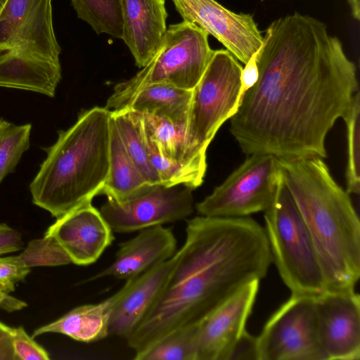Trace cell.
<instances>
[{"label": "cell", "mask_w": 360, "mask_h": 360, "mask_svg": "<svg viewBox=\"0 0 360 360\" xmlns=\"http://www.w3.org/2000/svg\"><path fill=\"white\" fill-rule=\"evenodd\" d=\"M258 77L229 119L247 155L327 157L325 140L358 91L355 64L321 20L295 12L267 27Z\"/></svg>", "instance_id": "cell-1"}, {"label": "cell", "mask_w": 360, "mask_h": 360, "mask_svg": "<svg viewBox=\"0 0 360 360\" xmlns=\"http://www.w3.org/2000/svg\"><path fill=\"white\" fill-rule=\"evenodd\" d=\"M158 300L126 339L136 352L169 333L201 323L248 283L264 278L272 257L264 228L249 217L197 216Z\"/></svg>", "instance_id": "cell-2"}, {"label": "cell", "mask_w": 360, "mask_h": 360, "mask_svg": "<svg viewBox=\"0 0 360 360\" xmlns=\"http://www.w3.org/2000/svg\"><path fill=\"white\" fill-rule=\"evenodd\" d=\"M278 162L313 240L326 291L354 290L360 277V221L349 194L319 157Z\"/></svg>", "instance_id": "cell-3"}, {"label": "cell", "mask_w": 360, "mask_h": 360, "mask_svg": "<svg viewBox=\"0 0 360 360\" xmlns=\"http://www.w3.org/2000/svg\"><path fill=\"white\" fill-rule=\"evenodd\" d=\"M111 111L94 107L58 131L30 184L32 202L58 219L101 193L109 172Z\"/></svg>", "instance_id": "cell-4"}, {"label": "cell", "mask_w": 360, "mask_h": 360, "mask_svg": "<svg viewBox=\"0 0 360 360\" xmlns=\"http://www.w3.org/2000/svg\"><path fill=\"white\" fill-rule=\"evenodd\" d=\"M264 220L272 262L291 293L316 296L325 292L326 282L313 240L281 171Z\"/></svg>", "instance_id": "cell-5"}, {"label": "cell", "mask_w": 360, "mask_h": 360, "mask_svg": "<svg viewBox=\"0 0 360 360\" xmlns=\"http://www.w3.org/2000/svg\"><path fill=\"white\" fill-rule=\"evenodd\" d=\"M242 70L239 62L226 49L214 51L192 91L185 131V160L207 167L208 146L222 124L240 105Z\"/></svg>", "instance_id": "cell-6"}, {"label": "cell", "mask_w": 360, "mask_h": 360, "mask_svg": "<svg viewBox=\"0 0 360 360\" xmlns=\"http://www.w3.org/2000/svg\"><path fill=\"white\" fill-rule=\"evenodd\" d=\"M208 35L187 21L170 25L155 56L133 77L115 86L105 108L110 111L122 108L137 90L150 84L193 90L214 51L210 46Z\"/></svg>", "instance_id": "cell-7"}, {"label": "cell", "mask_w": 360, "mask_h": 360, "mask_svg": "<svg viewBox=\"0 0 360 360\" xmlns=\"http://www.w3.org/2000/svg\"><path fill=\"white\" fill-rule=\"evenodd\" d=\"M203 200L198 213L210 217H244L265 212L274 202L281 175L278 158L255 153Z\"/></svg>", "instance_id": "cell-8"}, {"label": "cell", "mask_w": 360, "mask_h": 360, "mask_svg": "<svg viewBox=\"0 0 360 360\" xmlns=\"http://www.w3.org/2000/svg\"><path fill=\"white\" fill-rule=\"evenodd\" d=\"M257 338L259 360H327L319 335L316 296L292 294Z\"/></svg>", "instance_id": "cell-9"}, {"label": "cell", "mask_w": 360, "mask_h": 360, "mask_svg": "<svg viewBox=\"0 0 360 360\" xmlns=\"http://www.w3.org/2000/svg\"><path fill=\"white\" fill-rule=\"evenodd\" d=\"M192 191L182 184H154L121 202L108 199L99 210L113 232L139 231L189 217L194 210Z\"/></svg>", "instance_id": "cell-10"}, {"label": "cell", "mask_w": 360, "mask_h": 360, "mask_svg": "<svg viewBox=\"0 0 360 360\" xmlns=\"http://www.w3.org/2000/svg\"><path fill=\"white\" fill-rule=\"evenodd\" d=\"M183 20L211 34L246 64L262 46L264 37L252 15L236 13L215 0H172Z\"/></svg>", "instance_id": "cell-11"}, {"label": "cell", "mask_w": 360, "mask_h": 360, "mask_svg": "<svg viewBox=\"0 0 360 360\" xmlns=\"http://www.w3.org/2000/svg\"><path fill=\"white\" fill-rule=\"evenodd\" d=\"M0 48L60 60L51 0H7L0 11Z\"/></svg>", "instance_id": "cell-12"}, {"label": "cell", "mask_w": 360, "mask_h": 360, "mask_svg": "<svg viewBox=\"0 0 360 360\" xmlns=\"http://www.w3.org/2000/svg\"><path fill=\"white\" fill-rule=\"evenodd\" d=\"M318 331L327 360L360 358V297L354 290L316 296Z\"/></svg>", "instance_id": "cell-13"}, {"label": "cell", "mask_w": 360, "mask_h": 360, "mask_svg": "<svg viewBox=\"0 0 360 360\" xmlns=\"http://www.w3.org/2000/svg\"><path fill=\"white\" fill-rule=\"evenodd\" d=\"M91 202L56 219L44 234L54 237L72 263L79 266L96 262L114 240L113 231Z\"/></svg>", "instance_id": "cell-14"}, {"label": "cell", "mask_w": 360, "mask_h": 360, "mask_svg": "<svg viewBox=\"0 0 360 360\" xmlns=\"http://www.w3.org/2000/svg\"><path fill=\"white\" fill-rule=\"evenodd\" d=\"M259 281L243 286L201 323L197 360H226L233 344L245 330Z\"/></svg>", "instance_id": "cell-15"}, {"label": "cell", "mask_w": 360, "mask_h": 360, "mask_svg": "<svg viewBox=\"0 0 360 360\" xmlns=\"http://www.w3.org/2000/svg\"><path fill=\"white\" fill-rule=\"evenodd\" d=\"M177 251L169 259L139 276L126 280L109 321V335L127 339L145 319L163 292L177 262Z\"/></svg>", "instance_id": "cell-16"}, {"label": "cell", "mask_w": 360, "mask_h": 360, "mask_svg": "<svg viewBox=\"0 0 360 360\" xmlns=\"http://www.w3.org/2000/svg\"><path fill=\"white\" fill-rule=\"evenodd\" d=\"M177 251L176 239L169 228L154 226L139 231L133 238L120 245L114 262L90 278H134L171 258Z\"/></svg>", "instance_id": "cell-17"}, {"label": "cell", "mask_w": 360, "mask_h": 360, "mask_svg": "<svg viewBox=\"0 0 360 360\" xmlns=\"http://www.w3.org/2000/svg\"><path fill=\"white\" fill-rule=\"evenodd\" d=\"M123 37L139 68L146 66L160 49L167 27L165 0H120Z\"/></svg>", "instance_id": "cell-18"}, {"label": "cell", "mask_w": 360, "mask_h": 360, "mask_svg": "<svg viewBox=\"0 0 360 360\" xmlns=\"http://www.w3.org/2000/svg\"><path fill=\"white\" fill-rule=\"evenodd\" d=\"M62 77L60 60L12 48H0V87L53 97Z\"/></svg>", "instance_id": "cell-19"}, {"label": "cell", "mask_w": 360, "mask_h": 360, "mask_svg": "<svg viewBox=\"0 0 360 360\" xmlns=\"http://www.w3.org/2000/svg\"><path fill=\"white\" fill-rule=\"evenodd\" d=\"M123 292L124 285L101 302L75 307L60 319L37 328L32 337L55 333L86 343L105 338L109 335L108 326L112 310Z\"/></svg>", "instance_id": "cell-20"}, {"label": "cell", "mask_w": 360, "mask_h": 360, "mask_svg": "<svg viewBox=\"0 0 360 360\" xmlns=\"http://www.w3.org/2000/svg\"><path fill=\"white\" fill-rule=\"evenodd\" d=\"M192 91L165 84H150L137 90L123 108L162 117L186 127Z\"/></svg>", "instance_id": "cell-21"}, {"label": "cell", "mask_w": 360, "mask_h": 360, "mask_svg": "<svg viewBox=\"0 0 360 360\" xmlns=\"http://www.w3.org/2000/svg\"><path fill=\"white\" fill-rule=\"evenodd\" d=\"M150 186L129 158L111 117L109 172L101 193L109 200L121 202L143 192Z\"/></svg>", "instance_id": "cell-22"}, {"label": "cell", "mask_w": 360, "mask_h": 360, "mask_svg": "<svg viewBox=\"0 0 360 360\" xmlns=\"http://www.w3.org/2000/svg\"><path fill=\"white\" fill-rule=\"evenodd\" d=\"M111 117L120 139L131 161L150 185L161 184L150 162L141 126V113L128 108L111 111Z\"/></svg>", "instance_id": "cell-23"}, {"label": "cell", "mask_w": 360, "mask_h": 360, "mask_svg": "<svg viewBox=\"0 0 360 360\" xmlns=\"http://www.w3.org/2000/svg\"><path fill=\"white\" fill-rule=\"evenodd\" d=\"M141 117L143 137L148 148L170 160H185V126L154 115L141 113Z\"/></svg>", "instance_id": "cell-24"}, {"label": "cell", "mask_w": 360, "mask_h": 360, "mask_svg": "<svg viewBox=\"0 0 360 360\" xmlns=\"http://www.w3.org/2000/svg\"><path fill=\"white\" fill-rule=\"evenodd\" d=\"M201 323L176 329L145 349L136 352V360H197Z\"/></svg>", "instance_id": "cell-25"}, {"label": "cell", "mask_w": 360, "mask_h": 360, "mask_svg": "<svg viewBox=\"0 0 360 360\" xmlns=\"http://www.w3.org/2000/svg\"><path fill=\"white\" fill-rule=\"evenodd\" d=\"M77 17L96 34L122 39L123 18L120 0H71Z\"/></svg>", "instance_id": "cell-26"}, {"label": "cell", "mask_w": 360, "mask_h": 360, "mask_svg": "<svg viewBox=\"0 0 360 360\" xmlns=\"http://www.w3.org/2000/svg\"><path fill=\"white\" fill-rule=\"evenodd\" d=\"M31 124L16 125L0 117V184L30 147Z\"/></svg>", "instance_id": "cell-27"}, {"label": "cell", "mask_w": 360, "mask_h": 360, "mask_svg": "<svg viewBox=\"0 0 360 360\" xmlns=\"http://www.w3.org/2000/svg\"><path fill=\"white\" fill-rule=\"evenodd\" d=\"M147 147V146H146ZM149 158L165 186L184 185L195 188L202 182L207 168L190 161L166 158L147 147Z\"/></svg>", "instance_id": "cell-28"}, {"label": "cell", "mask_w": 360, "mask_h": 360, "mask_svg": "<svg viewBox=\"0 0 360 360\" xmlns=\"http://www.w3.org/2000/svg\"><path fill=\"white\" fill-rule=\"evenodd\" d=\"M346 124L347 163L346 169L347 192L359 194L360 191V94H354L351 105L342 117Z\"/></svg>", "instance_id": "cell-29"}, {"label": "cell", "mask_w": 360, "mask_h": 360, "mask_svg": "<svg viewBox=\"0 0 360 360\" xmlns=\"http://www.w3.org/2000/svg\"><path fill=\"white\" fill-rule=\"evenodd\" d=\"M18 257L29 268L63 266L72 263L65 250L50 235L30 240Z\"/></svg>", "instance_id": "cell-30"}, {"label": "cell", "mask_w": 360, "mask_h": 360, "mask_svg": "<svg viewBox=\"0 0 360 360\" xmlns=\"http://www.w3.org/2000/svg\"><path fill=\"white\" fill-rule=\"evenodd\" d=\"M13 347L17 360H49V353L30 337L23 327L14 328Z\"/></svg>", "instance_id": "cell-31"}, {"label": "cell", "mask_w": 360, "mask_h": 360, "mask_svg": "<svg viewBox=\"0 0 360 360\" xmlns=\"http://www.w3.org/2000/svg\"><path fill=\"white\" fill-rule=\"evenodd\" d=\"M30 272L16 256L0 257V283L8 288L11 292L15 290V284L23 281Z\"/></svg>", "instance_id": "cell-32"}, {"label": "cell", "mask_w": 360, "mask_h": 360, "mask_svg": "<svg viewBox=\"0 0 360 360\" xmlns=\"http://www.w3.org/2000/svg\"><path fill=\"white\" fill-rule=\"evenodd\" d=\"M226 360H259L257 338L245 330L233 344Z\"/></svg>", "instance_id": "cell-33"}, {"label": "cell", "mask_w": 360, "mask_h": 360, "mask_svg": "<svg viewBox=\"0 0 360 360\" xmlns=\"http://www.w3.org/2000/svg\"><path fill=\"white\" fill-rule=\"evenodd\" d=\"M21 234L6 224H0V255L19 251L23 248Z\"/></svg>", "instance_id": "cell-34"}, {"label": "cell", "mask_w": 360, "mask_h": 360, "mask_svg": "<svg viewBox=\"0 0 360 360\" xmlns=\"http://www.w3.org/2000/svg\"><path fill=\"white\" fill-rule=\"evenodd\" d=\"M14 328L0 321V359L17 360L13 347Z\"/></svg>", "instance_id": "cell-35"}, {"label": "cell", "mask_w": 360, "mask_h": 360, "mask_svg": "<svg viewBox=\"0 0 360 360\" xmlns=\"http://www.w3.org/2000/svg\"><path fill=\"white\" fill-rule=\"evenodd\" d=\"M262 47V46H261ZM261 47L251 56L243 68L241 73L243 96L246 90L252 86L258 77L257 57Z\"/></svg>", "instance_id": "cell-36"}, {"label": "cell", "mask_w": 360, "mask_h": 360, "mask_svg": "<svg viewBox=\"0 0 360 360\" xmlns=\"http://www.w3.org/2000/svg\"><path fill=\"white\" fill-rule=\"evenodd\" d=\"M26 306V302L15 298L9 294L0 295V308L7 311L20 310Z\"/></svg>", "instance_id": "cell-37"}, {"label": "cell", "mask_w": 360, "mask_h": 360, "mask_svg": "<svg viewBox=\"0 0 360 360\" xmlns=\"http://www.w3.org/2000/svg\"><path fill=\"white\" fill-rule=\"evenodd\" d=\"M353 18L356 20L360 18V0H348Z\"/></svg>", "instance_id": "cell-38"}, {"label": "cell", "mask_w": 360, "mask_h": 360, "mask_svg": "<svg viewBox=\"0 0 360 360\" xmlns=\"http://www.w3.org/2000/svg\"><path fill=\"white\" fill-rule=\"evenodd\" d=\"M11 292L10 290L5 285L0 283V295H6Z\"/></svg>", "instance_id": "cell-39"}, {"label": "cell", "mask_w": 360, "mask_h": 360, "mask_svg": "<svg viewBox=\"0 0 360 360\" xmlns=\"http://www.w3.org/2000/svg\"><path fill=\"white\" fill-rule=\"evenodd\" d=\"M6 1L7 0H0V11L2 8V7L4 6V5L5 4Z\"/></svg>", "instance_id": "cell-40"}]
</instances>
